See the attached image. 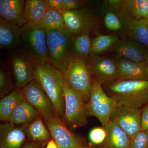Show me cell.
<instances>
[{"instance_id":"34","label":"cell","mask_w":148,"mask_h":148,"mask_svg":"<svg viewBox=\"0 0 148 148\" xmlns=\"http://www.w3.org/2000/svg\"><path fill=\"white\" fill-rule=\"evenodd\" d=\"M141 127L142 130L148 132V105L142 109Z\"/></svg>"},{"instance_id":"10","label":"cell","mask_w":148,"mask_h":148,"mask_svg":"<svg viewBox=\"0 0 148 148\" xmlns=\"http://www.w3.org/2000/svg\"><path fill=\"white\" fill-rule=\"evenodd\" d=\"M64 17L66 29L74 36L89 33L94 29L95 21L92 14L84 8L59 12Z\"/></svg>"},{"instance_id":"28","label":"cell","mask_w":148,"mask_h":148,"mask_svg":"<svg viewBox=\"0 0 148 148\" xmlns=\"http://www.w3.org/2000/svg\"><path fill=\"white\" fill-rule=\"evenodd\" d=\"M89 33H84L75 37L73 43L74 56L83 57L88 60L90 57L91 42Z\"/></svg>"},{"instance_id":"19","label":"cell","mask_w":148,"mask_h":148,"mask_svg":"<svg viewBox=\"0 0 148 148\" xmlns=\"http://www.w3.org/2000/svg\"><path fill=\"white\" fill-rule=\"evenodd\" d=\"M119 13L127 22L146 18L148 13V0H122Z\"/></svg>"},{"instance_id":"14","label":"cell","mask_w":148,"mask_h":148,"mask_svg":"<svg viewBox=\"0 0 148 148\" xmlns=\"http://www.w3.org/2000/svg\"><path fill=\"white\" fill-rule=\"evenodd\" d=\"M26 1L1 0L0 19L22 27L27 22L24 16Z\"/></svg>"},{"instance_id":"35","label":"cell","mask_w":148,"mask_h":148,"mask_svg":"<svg viewBox=\"0 0 148 148\" xmlns=\"http://www.w3.org/2000/svg\"><path fill=\"white\" fill-rule=\"evenodd\" d=\"M49 9L61 11L63 7L64 0H46Z\"/></svg>"},{"instance_id":"13","label":"cell","mask_w":148,"mask_h":148,"mask_svg":"<svg viewBox=\"0 0 148 148\" xmlns=\"http://www.w3.org/2000/svg\"><path fill=\"white\" fill-rule=\"evenodd\" d=\"M48 128L58 148H83L81 140L68 129L58 117L47 120Z\"/></svg>"},{"instance_id":"17","label":"cell","mask_w":148,"mask_h":148,"mask_svg":"<svg viewBox=\"0 0 148 148\" xmlns=\"http://www.w3.org/2000/svg\"><path fill=\"white\" fill-rule=\"evenodd\" d=\"M21 27L0 19V48L17 49L21 42Z\"/></svg>"},{"instance_id":"27","label":"cell","mask_w":148,"mask_h":148,"mask_svg":"<svg viewBox=\"0 0 148 148\" xmlns=\"http://www.w3.org/2000/svg\"><path fill=\"white\" fill-rule=\"evenodd\" d=\"M27 135L30 140L34 141H45L50 137L49 132L39 118L27 126Z\"/></svg>"},{"instance_id":"9","label":"cell","mask_w":148,"mask_h":148,"mask_svg":"<svg viewBox=\"0 0 148 148\" xmlns=\"http://www.w3.org/2000/svg\"><path fill=\"white\" fill-rule=\"evenodd\" d=\"M88 60L91 76L101 85L108 84L119 79L116 61L99 55L90 56Z\"/></svg>"},{"instance_id":"30","label":"cell","mask_w":148,"mask_h":148,"mask_svg":"<svg viewBox=\"0 0 148 148\" xmlns=\"http://www.w3.org/2000/svg\"><path fill=\"white\" fill-rule=\"evenodd\" d=\"M130 148H148V132L141 130L130 140Z\"/></svg>"},{"instance_id":"12","label":"cell","mask_w":148,"mask_h":148,"mask_svg":"<svg viewBox=\"0 0 148 148\" xmlns=\"http://www.w3.org/2000/svg\"><path fill=\"white\" fill-rule=\"evenodd\" d=\"M142 110H132L116 106L111 114L110 121L119 126L131 140L142 130Z\"/></svg>"},{"instance_id":"18","label":"cell","mask_w":148,"mask_h":148,"mask_svg":"<svg viewBox=\"0 0 148 148\" xmlns=\"http://www.w3.org/2000/svg\"><path fill=\"white\" fill-rule=\"evenodd\" d=\"M148 49L137 41L123 40L117 43L115 51L119 57L132 60L137 63H146L145 54Z\"/></svg>"},{"instance_id":"20","label":"cell","mask_w":148,"mask_h":148,"mask_svg":"<svg viewBox=\"0 0 148 148\" xmlns=\"http://www.w3.org/2000/svg\"><path fill=\"white\" fill-rule=\"evenodd\" d=\"M104 127L107 132L104 148H130V139L116 123L110 121Z\"/></svg>"},{"instance_id":"7","label":"cell","mask_w":148,"mask_h":148,"mask_svg":"<svg viewBox=\"0 0 148 148\" xmlns=\"http://www.w3.org/2000/svg\"><path fill=\"white\" fill-rule=\"evenodd\" d=\"M116 106L113 98L107 95L101 85L92 78L90 99L86 106L88 116L96 117L104 127L110 121L111 114Z\"/></svg>"},{"instance_id":"24","label":"cell","mask_w":148,"mask_h":148,"mask_svg":"<svg viewBox=\"0 0 148 148\" xmlns=\"http://www.w3.org/2000/svg\"><path fill=\"white\" fill-rule=\"evenodd\" d=\"M38 111L30 103L24 100L14 109L9 122L14 124L27 123L34 119Z\"/></svg>"},{"instance_id":"36","label":"cell","mask_w":148,"mask_h":148,"mask_svg":"<svg viewBox=\"0 0 148 148\" xmlns=\"http://www.w3.org/2000/svg\"><path fill=\"white\" fill-rule=\"evenodd\" d=\"M108 3L111 8L113 9L114 10L119 12L121 5L122 0H110Z\"/></svg>"},{"instance_id":"37","label":"cell","mask_w":148,"mask_h":148,"mask_svg":"<svg viewBox=\"0 0 148 148\" xmlns=\"http://www.w3.org/2000/svg\"><path fill=\"white\" fill-rule=\"evenodd\" d=\"M46 148H58V146L53 139H51L48 143Z\"/></svg>"},{"instance_id":"41","label":"cell","mask_w":148,"mask_h":148,"mask_svg":"<svg viewBox=\"0 0 148 148\" xmlns=\"http://www.w3.org/2000/svg\"><path fill=\"white\" fill-rule=\"evenodd\" d=\"M147 18V19L148 20V14H147V18Z\"/></svg>"},{"instance_id":"11","label":"cell","mask_w":148,"mask_h":148,"mask_svg":"<svg viewBox=\"0 0 148 148\" xmlns=\"http://www.w3.org/2000/svg\"><path fill=\"white\" fill-rule=\"evenodd\" d=\"M22 89L25 101L36 109L46 120L56 116L50 99L36 80L33 81Z\"/></svg>"},{"instance_id":"16","label":"cell","mask_w":148,"mask_h":148,"mask_svg":"<svg viewBox=\"0 0 148 148\" xmlns=\"http://www.w3.org/2000/svg\"><path fill=\"white\" fill-rule=\"evenodd\" d=\"M119 79L130 80H148L147 64L137 63L125 58L116 61Z\"/></svg>"},{"instance_id":"38","label":"cell","mask_w":148,"mask_h":148,"mask_svg":"<svg viewBox=\"0 0 148 148\" xmlns=\"http://www.w3.org/2000/svg\"><path fill=\"white\" fill-rule=\"evenodd\" d=\"M23 148H37V147L34 144L32 143H27Z\"/></svg>"},{"instance_id":"23","label":"cell","mask_w":148,"mask_h":148,"mask_svg":"<svg viewBox=\"0 0 148 148\" xmlns=\"http://www.w3.org/2000/svg\"><path fill=\"white\" fill-rule=\"evenodd\" d=\"M126 27L130 37L148 49V19L143 18L127 21Z\"/></svg>"},{"instance_id":"33","label":"cell","mask_w":148,"mask_h":148,"mask_svg":"<svg viewBox=\"0 0 148 148\" xmlns=\"http://www.w3.org/2000/svg\"><path fill=\"white\" fill-rule=\"evenodd\" d=\"M85 3V2L84 1L64 0L62 10L59 12H66L79 9L84 6Z\"/></svg>"},{"instance_id":"31","label":"cell","mask_w":148,"mask_h":148,"mask_svg":"<svg viewBox=\"0 0 148 148\" xmlns=\"http://www.w3.org/2000/svg\"><path fill=\"white\" fill-rule=\"evenodd\" d=\"M106 137L107 132L103 127L93 128L89 132V140L93 145H100L105 143Z\"/></svg>"},{"instance_id":"4","label":"cell","mask_w":148,"mask_h":148,"mask_svg":"<svg viewBox=\"0 0 148 148\" xmlns=\"http://www.w3.org/2000/svg\"><path fill=\"white\" fill-rule=\"evenodd\" d=\"M62 74L69 87L81 95L87 104L90 99L92 87L87 60L83 57L74 56Z\"/></svg>"},{"instance_id":"39","label":"cell","mask_w":148,"mask_h":148,"mask_svg":"<svg viewBox=\"0 0 148 148\" xmlns=\"http://www.w3.org/2000/svg\"><path fill=\"white\" fill-rule=\"evenodd\" d=\"M145 59L147 68L148 71V49H147V50L146 51L145 54Z\"/></svg>"},{"instance_id":"15","label":"cell","mask_w":148,"mask_h":148,"mask_svg":"<svg viewBox=\"0 0 148 148\" xmlns=\"http://www.w3.org/2000/svg\"><path fill=\"white\" fill-rule=\"evenodd\" d=\"M27 126L16 127L10 122L1 124V148H20L26 139Z\"/></svg>"},{"instance_id":"40","label":"cell","mask_w":148,"mask_h":148,"mask_svg":"<svg viewBox=\"0 0 148 148\" xmlns=\"http://www.w3.org/2000/svg\"><path fill=\"white\" fill-rule=\"evenodd\" d=\"M83 148H91L90 147H84Z\"/></svg>"},{"instance_id":"25","label":"cell","mask_w":148,"mask_h":148,"mask_svg":"<svg viewBox=\"0 0 148 148\" xmlns=\"http://www.w3.org/2000/svg\"><path fill=\"white\" fill-rule=\"evenodd\" d=\"M118 37L114 35H98L91 40L90 56L104 53L118 42Z\"/></svg>"},{"instance_id":"6","label":"cell","mask_w":148,"mask_h":148,"mask_svg":"<svg viewBox=\"0 0 148 148\" xmlns=\"http://www.w3.org/2000/svg\"><path fill=\"white\" fill-rule=\"evenodd\" d=\"M65 99V122L73 129L82 127L88 123L86 103L81 95L72 90L64 79L63 82Z\"/></svg>"},{"instance_id":"32","label":"cell","mask_w":148,"mask_h":148,"mask_svg":"<svg viewBox=\"0 0 148 148\" xmlns=\"http://www.w3.org/2000/svg\"><path fill=\"white\" fill-rule=\"evenodd\" d=\"M12 84L9 78L7 75L5 71L1 68L0 71V94L1 97H3L10 90Z\"/></svg>"},{"instance_id":"3","label":"cell","mask_w":148,"mask_h":148,"mask_svg":"<svg viewBox=\"0 0 148 148\" xmlns=\"http://www.w3.org/2000/svg\"><path fill=\"white\" fill-rule=\"evenodd\" d=\"M75 38L66 29L47 32L49 63L61 73L74 56Z\"/></svg>"},{"instance_id":"29","label":"cell","mask_w":148,"mask_h":148,"mask_svg":"<svg viewBox=\"0 0 148 148\" xmlns=\"http://www.w3.org/2000/svg\"><path fill=\"white\" fill-rule=\"evenodd\" d=\"M105 26L109 30L118 31L122 29L123 22L117 13L109 11L106 14L104 18Z\"/></svg>"},{"instance_id":"22","label":"cell","mask_w":148,"mask_h":148,"mask_svg":"<svg viewBox=\"0 0 148 148\" xmlns=\"http://www.w3.org/2000/svg\"><path fill=\"white\" fill-rule=\"evenodd\" d=\"M25 100L23 89H14L3 98L0 101V119L3 121H9L14 109Z\"/></svg>"},{"instance_id":"1","label":"cell","mask_w":148,"mask_h":148,"mask_svg":"<svg viewBox=\"0 0 148 148\" xmlns=\"http://www.w3.org/2000/svg\"><path fill=\"white\" fill-rule=\"evenodd\" d=\"M109 96L117 106L132 110H142L148 103V80L119 79L108 84Z\"/></svg>"},{"instance_id":"21","label":"cell","mask_w":148,"mask_h":148,"mask_svg":"<svg viewBox=\"0 0 148 148\" xmlns=\"http://www.w3.org/2000/svg\"><path fill=\"white\" fill-rule=\"evenodd\" d=\"M49 9L46 0H27L24 16L27 23L39 26Z\"/></svg>"},{"instance_id":"2","label":"cell","mask_w":148,"mask_h":148,"mask_svg":"<svg viewBox=\"0 0 148 148\" xmlns=\"http://www.w3.org/2000/svg\"><path fill=\"white\" fill-rule=\"evenodd\" d=\"M35 80L43 89L53 104L55 115L62 116L65 114V99L62 73L49 62L35 63Z\"/></svg>"},{"instance_id":"5","label":"cell","mask_w":148,"mask_h":148,"mask_svg":"<svg viewBox=\"0 0 148 148\" xmlns=\"http://www.w3.org/2000/svg\"><path fill=\"white\" fill-rule=\"evenodd\" d=\"M21 42L24 50L35 63L49 62L47 32L39 26L27 23L21 27Z\"/></svg>"},{"instance_id":"8","label":"cell","mask_w":148,"mask_h":148,"mask_svg":"<svg viewBox=\"0 0 148 148\" xmlns=\"http://www.w3.org/2000/svg\"><path fill=\"white\" fill-rule=\"evenodd\" d=\"M10 57L16 86L23 88L35 80L34 61L24 49L13 50Z\"/></svg>"},{"instance_id":"26","label":"cell","mask_w":148,"mask_h":148,"mask_svg":"<svg viewBox=\"0 0 148 148\" xmlns=\"http://www.w3.org/2000/svg\"><path fill=\"white\" fill-rule=\"evenodd\" d=\"M39 27L47 32L66 29L63 15L58 11L49 8Z\"/></svg>"}]
</instances>
